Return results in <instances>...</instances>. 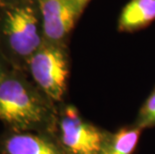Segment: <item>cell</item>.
Here are the masks:
<instances>
[{
    "label": "cell",
    "instance_id": "6da1fadb",
    "mask_svg": "<svg viewBox=\"0 0 155 154\" xmlns=\"http://www.w3.org/2000/svg\"><path fill=\"white\" fill-rule=\"evenodd\" d=\"M0 121L6 129L31 131L57 140L58 104L26 72L11 69L0 81Z\"/></svg>",
    "mask_w": 155,
    "mask_h": 154
},
{
    "label": "cell",
    "instance_id": "7a4b0ae2",
    "mask_svg": "<svg viewBox=\"0 0 155 154\" xmlns=\"http://www.w3.org/2000/svg\"><path fill=\"white\" fill-rule=\"evenodd\" d=\"M44 41L36 0L0 6V51L13 69L27 73L29 60Z\"/></svg>",
    "mask_w": 155,
    "mask_h": 154
},
{
    "label": "cell",
    "instance_id": "3957f363",
    "mask_svg": "<svg viewBox=\"0 0 155 154\" xmlns=\"http://www.w3.org/2000/svg\"><path fill=\"white\" fill-rule=\"evenodd\" d=\"M70 73L68 46L44 41L29 60L27 74L56 104L64 102Z\"/></svg>",
    "mask_w": 155,
    "mask_h": 154
},
{
    "label": "cell",
    "instance_id": "277c9868",
    "mask_svg": "<svg viewBox=\"0 0 155 154\" xmlns=\"http://www.w3.org/2000/svg\"><path fill=\"white\" fill-rule=\"evenodd\" d=\"M107 131L85 120L72 104H58L57 142L64 154H100Z\"/></svg>",
    "mask_w": 155,
    "mask_h": 154
},
{
    "label": "cell",
    "instance_id": "5b68a950",
    "mask_svg": "<svg viewBox=\"0 0 155 154\" xmlns=\"http://www.w3.org/2000/svg\"><path fill=\"white\" fill-rule=\"evenodd\" d=\"M45 41L66 45L83 10L74 0H36Z\"/></svg>",
    "mask_w": 155,
    "mask_h": 154
},
{
    "label": "cell",
    "instance_id": "8992f818",
    "mask_svg": "<svg viewBox=\"0 0 155 154\" xmlns=\"http://www.w3.org/2000/svg\"><path fill=\"white\" fill-rule=\"evenodd\" d=\"M0 154H64L57 140L31 131L6 129L0 135Z\"/></svg>",
    "mask_w": 155,
    "mask_h": 154
},
{
    "label": "cell",
    "instance_id": "52a82bcc",
    "mask_svg": "<svg viewBox=\"0 0 155 154\" xmlns=\"http://www.w3.org/2000/svg\"><path fill=\"white\" fill-rule=\"evenodd\" d=\"M155 21V0H130L118 18L117 29L122 33H133Z\"/></svg>",
    "mask_w": 155,
    "mask_h": 154
},
{
    "label": "cell",
    "instance_id": "ba28073f",
    "mask_svg": "<svg viewBox=\"0 0 155 154\" xmlns=\"http://www.w3.org/2000/svg\"><path fill=\"white\" fill-rule=\"evenodd\" d=\"M141 130L131 124L105 136L100 154H133L139 140Z\"/></svg>",
    "mask_w": 155,
    "mask_h": 154
},
{
    "label": "cell",
    "instance_id": "9c48e42d",
    "mask_svg": "<svg viewBox=\"0 0 155 154\" xmlns=\"http://www.w3.org/2000/svg\"><path fill=\"white\" fill-rule=\"evenodd\" d=\"M133 125L141 130L155 126V88L140 107Z\"/></svg>",
    "mask_w": 155,
    "mask_h": 154
},
{
    "label": "cell",
    "instance_id": "30bf717a",
    "mask_svg": "<svg viewBox=\"0 0 155 154\" xmlns=\"http://www.w3.org/2000/svg\"><path fill=\"white\" fill-rule=\"evenodd\" d=\"M11 69H13V68L9 65L8 62L6 61L4 56H3V54L1 53V51H0V81L3 79V77H4Z\"/></svg>",
    "mask_w": 155,
    "mask_h": 154
},
{
    "label": "cell",
    "instance_id": "8fae6325",
    "mask_svg": "<svg viewBox=\"0 0 155 154\" xmlns=\"http://www.w3.org/2000/svg\"><path fill=\"white\" fill-rule=\"evenodd\" d=\"M24 1H28V0H0V6L16 4V3H20Z\"/></svg>",
    "mask_w": 155,
    "mask_h": 154
},
{
    "label": "cell",
    "instance_id": "7c38bea8",
    "mask_svg": "<svg viewBox=\"0 0 155 154\" xmlns=\"http://www.w3.org/2000/svg\"><path fill=\"white\" fill-rule=\"evenodd\" d=\"M75 2L77 3L79 5V7H80L82 10L84 11V9L86 8V6L88 5V3L91 1V0H74Z\"/></svg>",
    "mask_w": 155,
    "mask_h": 154
}]
</instances>
